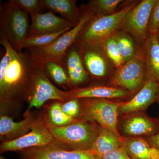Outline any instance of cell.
<instances>
[{
    "instance_id": "cell-1",
    "label": "cell",
    "mask_w": 159,
    "mask_h": 159,
    "mask_svg": "<svg viewBox=\"0 0 159 159\" xmlns=\"http://www.w3.org/2000/svg\"><path fill=\"white\" fill-rule=\"evenodd\" d=\"M0 44L5 50L0 61V101L3 107L17 103L24 98L31 63L29 53L16 50L1 30Z\"/></svg>"
},
{
    "instance_id": "cell-2",
    "label": "cell",
    "mask_w": 159,
    "mask_h": 159,
    "mask_svg": "<svg viewBox=\"0 0 159 159\" xmlns=\"http://www.w3.org/2000/svg\"><path fill=\"white\" fill-rule=\"evenodd\" d=\"M80 8L82 14L79 22L76 26L61 35L49 45L27 49L32 64L42 67L46 63L54 61L63 65V61L67 51L75 44L87 23L96 16L86 5H83Z\"/></svg>"
},
{
    "instance_id": "cell-3",
    "label": "cell",
    "mask_w": 159,
    "mask_h": 159,
    "mask_svg": "<svg viewBox=\"0 0 159 159\" xmlns=\"http://www.w3.org/2000/svg\"><path fill=\"white\" fill-rule=\"evenodd\" d=\"M139 2L129 1L122 9L112 14L96 16L87 23L75 43L102 45L120 30L125 16Z\"/></svg>"
},
{
    "instance_id": "cell-4",
    "label": "cell",
    "mask_w": 159,
    "mask_h": 159,
    "mask_svg": "<svg viewBox=\"0 0 159 159\" xmlns=\"http://www.w3.org/2000/svg\"><path fill=\"white\" fill-rule=\"evenodd\" d=\"M48 125L54 139L69 148L77 150H90L99 129L94 122L86 119H78L63 126Z\"/></svg>"
},
{
    "instance_id": "cell-5",
    "label": "cell",
    "mask_w": 159,
    "mask_h": 159,
    "mask_svg": "<svg viewBox=\"0 0 159 159\" xmlns=\"http://www.w3.org/2000/svg\"><path fill=\"white\" fill-rule=\"evenodd\" d=\"M28 98L29 110L39 108L49 100L67 101L66 91L57 88L50 81L43 68L31 63L29 82L24 98Z\"/></svg>"
},
{
    "instance_id": "cell-6",
    "label": "cell",
    "mask_w": 159,
    "mask_h": 159,
    "mask_svg": "<svg viewBox=\"0 0 159 159\" xmlns=\"http://www.w3.org/2000/svg\"><path fill=\"white\" fill-rule=\"evenodd\" d=\"M0 10L1 30L6 34L12 47L20 51L22 44L30 34L29 13L9 1L1 5Z\"/></svg>"
},
{
    "instance_id": "cell-7",
    "label": "cell",
    "mask_w": 159,
    "mask_h": 159,
    "mask_svg": "<svg viewBox=\"0 0 159 159\" xmlns=\"http://www.w3.org/2000/svg\"><path fill=\"white\" fill-rule=\"evenodd\" d=\"M148 78L144 45L137 48L134 56L116 69L111 79V84L127 91L142 89Z\"/></svg>"
},
{
    "instance_id": "cell-8",
    "label": "cell",
    "mask_w": 159,
    "mask_h": 159,
    "mask_svg": "<svg viewBox=\"0 0 159 159\" xmlns=\"http://www.w3.org/2000/svg\"><path fill=\"white\" fill-rule=\"evenodd\" d=\"M81 112L84 119L97 122L100 126L121 138L117 129L119 107L121 104L104 99H83Z\"/></svg>"
},
{
    "instance_id": "cell-9",
    "label": "cell",
    "mask_w": 159,
    "mask_h": 159,
    "mask_svg": "<svg viewBox=\"0 0 159 159\" xmlns=\"http://www.w3.org/2000/svg\"><path fill=\"white\" fill-rule=\"evenodd\" d=\"M55 141L48 125L45 116L35 119L31 130L18 139L2 142L1 153L9 151H21L28 148L43 147Z\"/></svg>"
},
{
    "instance_id": "cell-10",
    "label": "cell",
    "mask_w": 159,
    "mask_h": 159,
    "mask_svg": "<svg viewBox=\"0 0 159 159\" xmlns=\"http://www.w3.org/2000/svg\"><path fill=\"white\" fill-rule=\"evenodd\" d=\"M155 0H142L125 16L120 30L130 34L140 45H144L148 35L151 12Z\"/></svg>"
},
{
    "instance_id": "cell-11",
    "label": "cell",
    "mask_w": 159,
    "mask_h": 159,
    "mask_svg": "<svg viewBox=\"0 0 159 159\" xmlns=\"http://www.w3.org/2000/svg\"><path fill=\"white\" fill-rule=\"evenodd\" d=\"M21 159H95L91 150H77L69 148L55 140L43 147L28 148L20 151Z\"/></svg>"
},
{
    "instance_id": "cell-12",
    "label": "cell",
    "mask_w": 159,
    "mask_h": 159,
    "mask_svg": "<svg viewBox=\"0 0 159 159\" xmlns=\"http://www.w3.org/2000/svg\"><path fill=\"white\" fill-rule=\"evenodd\" d=\"M75 44L79 48L83 63L89 77L97 79L105 77L110 70L111 61L102 46Z\"/></svg>"
},
{
    "instance_id": "cell-13",
    "label": "cell",
    "mask_w": 159,
    "mask_h": 159,
    "mask_svg": "<svg viewBox=\"0 0 159 159\" xmlns=\"http://www.w3.org/2000/svg\"><path fill=\"white\" fill-rule=\"evenodd\" d=\"M30 16L31 20L29 36L56 33L75 26L51 11Z\"/></svg>"
},
{
    "instance_id": "cell-14",
    "label": "cell",
    "mask_w": 159,
    "mask_h": 159,
    "mask_svg": "<svg viewBox=\"0 0 159 159\" xmlns=\"http://www.w3.org/2000/svg\"><path fill=\"white\" fill-rule=\"evenodd\" d=\"M159 89L158 83L147 78L144 86L132 99L121 104L119 107V113H129L147 108L157 101Z\"/></svg>"
},
{
    "instance_id": "cell-15",
    "label": "cell",
    "mask_w": 159,
    "mask_h": 159,
    "mask_svg": "<svg viewBox=\"0 0 159 159\" xmlns=\"http://www.w3.org/2000/svg\"><path fill=\"white\" fill-rule=\"evenodd\" d=\"M67 101L70 99H114L125 97L128 91L116 87L93 85L77 87L66 91Z\"/></svg>"
},
{
    "instance_id": "cell-16",
    "label": "cell",
    "mask_w": 159,
    "mask_h": 159,
    "mask_svg": "<svg viewBox=\"0 0 159 159\" xmlns=\"http://www.w3.org/2000/svg\"><path fill=\"white\" fill-rule=\"evenodd\" d=\"M63 66L66 71L71 87L76 88L89 80V76L83 63L79 48L75 44L67 51Z\"/></svg>"
},
{
    "instance_id": "cell-17",
    "label": "cell",
    "mask_w": 159,
    "mask_h": 159,
    "mask_svg": "<svg viewBox=\"0 0 159 159\" xmlns=\"http://www.w3.org/2000/svg\"><path fill=\"white\" fill-rule=\"evenodd\" d=\"M35 119L29 112L26 113L25 119L16 122L11 118L1 115L0 117V137L3 142L18 139L31 130Z\"/></svg>"
},
{
    "instance_id": "cell-18",
    "label": "cell",
    "mask_w": 159,
    "mask_h": 159,
    "mask_svg": "<svg viewBox=\"0 0 159 159\" xmlns=\"http://www.w3.org/2000/svg\"><path fill=\"white\" fill-rule=\"evenodd\" d=\"M43 6L49 11L59 14L61 17L74 26L79 22L82 11L78 8L76 0H41Z\"/></svg>"
},
{
    "instance_id": "cell-19",
    "label": "cell",
    "mask_w": 159,
    "mask_h": 159,
    "mask_svg": "<svg viewBox=\"0 0 159 159\" xmlns=\"http://www.w3.org/2000/svg\"><path fill=\"white\" fill-rule=\"evenodd\" d=\"M122 144L131 159H159V151L139 138L122 139Z\"/></svg>"
},
{
    "instance_id": "cell-20",
    "label": "cell",
    "mask_w": 159,
    "mask_h": 159,
    "mask_svg": "<svg viewBox=\"0 0 159 159\" xmlns=\"http://www.w3.org/2000/svg\"><path fill=\"white\" fill-rule=\"evenodd\" d=\"M123 129L129 135H153L159 132L158 122L142 116H135L124 121Z\"/></svg>"
},
{
    "instance_id": "cell-21",
    "label": "cell",
    "mask_w": 159,
    "mask_h": 159,
    "mask_svg": "<svg viewBox=\"0 0 159 159\" xmlns=\"http://www.w3.org/2000/svg\"><path fill=\"white\" fill-rule=\"evenodd\" d=\"M122 145V138L109 129L100 126L90 150L96 156L101 157Z\"/></svg>"
},
{
    "instance_id": "cell-22",
    "label": "cell",
    "mask_w": 159,
    "mask_h": 159,
    "mask_svg": "<svg viewBox=\"0 0 159 159\" xmlns=\"http://www.w3.org/2000/svg\"><path fill=\"white\" fill-rule=\"evenodd\" d=\"M144 46L148 78L159 84V42L156 34H148Z\"/></svg>"
},
{
    "instance_id": "cell-23",
    "label": "cell",
    "mask_w": 159,
    "mask_h": 159,
    "mask_svg": "<svg viewBox=\"0 0 159 159\" xmlns=\"http://www.w3.org/2000/svg\"><path fill=\"white\" fill-rule=\"evenodd\" d=\"M124 63L134 56L137 52L133 38L125 31L120 30L114 35Z\"/></svg>"
},
{
    "instance_id": "cell-24",
    "label": "cell",
    "mask_w": 159,
    "mask_h": 159,
    "mask_svg": "<svg viewBox=\"0 0 159 159\" xmlns=\"http://www.w3.org/2000/svg\"><path fill=\"white\" fill-rule=\"evenodd\" d=\"M42 68L48 77L57 85L70 87L66 71L61 64L56 61H49L46 63Z\"/></svg>"
},
{
    "instance_id": "cell-25",
    "label": "cell",
    "mask_w": 159,
    "mask_h": 159,
    "mask_svg": "<svg viewBox=\"0 0 159 159\" xmlns=\"http://www.w3.org/2000/svg\"><path fill=\"white\" fill-rule=\"evenodd\" d=\"M123 0H91L88 8L97 16L108 15L116 12L119 5L125 2Z\"/></svg>"
},
{
    "instance_id": "cell-26",
    "label": "cell",
    "mask_w": 159,
    "mask_h": 159,
    "mask_svg": "<svg viewBox=\"0 0 159 159\" xmlns=\"http://www.w3.org/2000/svg\"><path fill=\"white\" fill-rule=\"evenodd\" d=\"M70 30L67 29L52 34L29 36L22 44L21 51L24 48L27 49L29 48L46 47L54 42L59 36Z\"/></svg>"
},
{
    "instance_id": "cell-27",
    "label": "cell",
    "mask_w": 159,
    "mask_h": 159,
    "mask_svg": "<svg viewBox=\"0 0 159 159\" xmlns=\"http://www.w3.org/2000/svg\"><path fill=\"white\" fill-rule=\"evenodd\" d=\"M47 118L49 123L55 126H65L76 120L68 116L63 111L61 102L59 101H56L51 104Z\"/></svg>"
},
{
    "instance_id": "cell-28",
    "label": "cell",
    "mask_w": 159,
    "mask_h": 159,
    "mask_svg": "<svg viewBox=\"0 0 159 159\" xmlns=\"http://www.w3.org/2000/svg\"><path fill=\"white\" fill-rule=\"evenodd\" d=\"M101 46L107 57L116 68L124 64L114 35L106 40Z\"/></svg>"
},
{
    "instance_id": "cell-29",
    "label": "cell",
    "mask_w": 159,
    "mask_h": 159,
    "mask_svg": "<svg viewBox=\"0 0 159 159\" xmlns=\"http://www.w3.org/2000/svg\"><path fill=\"white\" fill-rule=\"evenodd\" d=\"M9 2L30 15L43 12L46 9L41 0H9Z\"/></svg>"
},
{
    "instance_id": "cell-30",
    "label": "cell",
    "mask_w": 159,
    "mask_h": 159,
    "mask_svg": "<svg viewBox=\"0 0 159 159\" xmlns=\"http://www.w3.org/2000/svg\"><path fill=\"white\" fill-rule=\"evenodd\" d=\"M159 30V0H155L151 12L148 34H157Z\"/></svg>"
},
{
    "instance_id": "cell-31",
    "label": "cell",
    "mask_w": 159,
    "mask_h": 159,
    "mask_svg": "<svg viewBox=\"0 0 159 159\" xmlns=\"http://www.w3.org/2000/svg\"><path fill=\"white\" fill-rule=\"evenodd\" d=\"M63 111L68 116L76 119L80 113V102L79 99H72L61 102Z\"/></svg>"
},
{
    "instance_id": "cell-32",
    "label": "cell",
    "mask_w": 159,
    "mask_h": 159,
    "mask_svg": "<svg viewBox=\"0 0 159 159\" xmlns=\"http://www.w3.org/2000/svg\"><path fill=\"white\" fill-rule=\"evenodd\" d=\"M99 157L101 159H131L122 145L119 148L111 151Z\"/></svg>"
},
{
    "instance_id": "cell-33",
    "label": "cell",
    "mask_w": 159,
    "mask_h": 159,
    "mask_svg": "<svg viewBox=\"0 0 159 159\" xmlns=\"http://www.w3.org/2000/svg\"><path fill=\"white\" fill-rule=\"evenodd\" d=\"M149 142L151 146L159 151V132L151 136Z\"/></svg>"
},
{
    "instance_id": "cell-34",
    "label": "cell",
    "mask_w": 159,
    "mask_h": 159,
    "mask_svg": "<svg viewBox=\"0 0 159 159\" xmlns=\"http://www.w3.org/2000/svg\"><path fill=\"white\" fill-rule=\"evenodd\" d=\"M157 101L158 103L159 106V89L158 91V93L157 97Z\"/></svg>"
},
{
    "instance_id": "cell-35",
    "label": "cell",
    "mask_w": 159,
    "mask_h": 159,
    "mask_svg": "<svg viewBox=\"0 0 159 159\" xmlns=\"http://www.w3.org/2000/svg\"><path fill=\"white\" fill-rule=\"evenodd\" d=\"M156 35L157 39L158 41V42H159V30L158 31Z\"/></svg>"
},
{
    "instance_id": "cell-36",
    "label": "cell",
    "mask_w": 159,
    "mask_h": 159,
    "mask_svg": "<svg viewBox=\"0 0 159 159\" xmlns=\"http://www.w3.org/2000/svg\"><path fill=\"white\" fill-rule=\"evenodd\" d=\"M95 159H101V158L99 157L96 156V157H95Z\"/></svg>"
},
{
    "instance_id": "cell-37",
    "label": "cell",
    "mask_w": 159,
    "mask_h": 159,
    "mask_svg": "<svg viewBox=\"0 0 159 159\" xmlns=\"http://www.w3.org/2000/svg\"><path fill=\"white\" fill-rule=\"evenodd\" d=\"M0 159H6L5 158H4V157L1 156V157H0Z\"/></svg>"
}]
</instances>
